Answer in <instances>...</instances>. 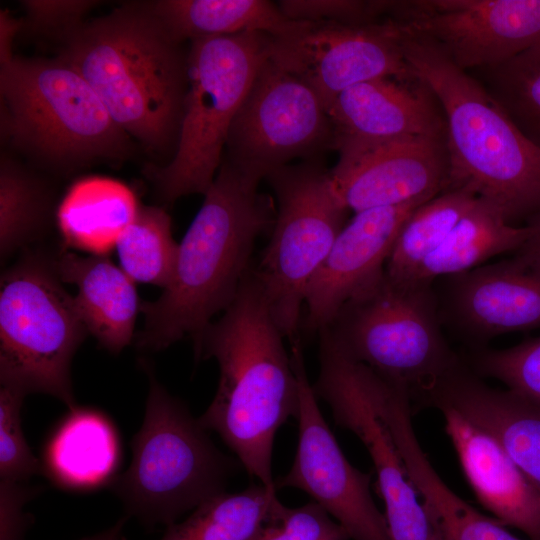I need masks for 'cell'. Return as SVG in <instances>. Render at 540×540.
<instances>
[{
	"instance_id": "obj_32",
	"label": "cell",
	"mask_w": 540,
	"mask_h": 540,
	"mask_svg": "<svg viewBox=\"0 0 540 540\" xmlns=\"http://www.w3.org/2000/svg\"><path fill=\"white\" fill-rule=\"evenodd\" d=\"M467 366L540 406V336L506 349H475Z\"/></svg>"
},
{
	"instance_id": "obj_34",
	"label": "cell",
	"mask_w": 540,
	"mask_h": 540,
	"mask_svg": "<svg viewBox=\"0 0 540 540\" xmlns=\"http://www.w3.org/2000/svg\"><path fill=\"white\" fill-rule=\"evenodd\" d=\"M26 394L17 388H0V479L25 482L43 471L22 430L21 408Z\"/></svg>"
},
{
	"instance_id": "obj_24",
	"label": "cell",
	"mask_w": 540,
	"mask_h": 540,
	"mask_svg": "<svg viewBox=\"0 0 540 540\" xmlns=\"http://www.w3.org/2000/svg\"><path fill=\"white\" fill-rule=\"evenodd\" d=\"M139 205L133 192L121 182L89 177L74 183L57 212L66 246L106 255L133 220Z\"/></svg>"
},
{
	"instance_id": "obj_8",
	"label": "cell",
	"mask_w": 540,
	"mask_h": 540,
	"mask_svg": "<svg viewBox=\"0 0 540 540\" xmlns=\"http://www.w3.org/2000/svg\"><path fill=\"white\" fill-rule=\"evenodd\" d=\"M325 329L347 356L405 387L414 411L463 360L442 334L432 283H396L384 274Z\"/></svg>"
},
{
	"instance_id": "obj_31",
	"label": "cell",
	"mask_w": 540,
	"mask_h": 540,
	"mask_svg": "<svg viewBox=\"0 0 540 540\" xmlns=\"http://www.w3.org/2000/svg\"><path fill=\"white\" fill-rule=\"evenodd\" d=\"M115 248L121 269L134 282L162 289L171 283L179 244L173 238L171 218L163 208L139 206Z\"/></svg>"
},
{
	"instance_id": "obj_11",
	"label": "cell",
	"mask_w": 540,
	"mask_h": 540,
	"mask_svg": "<svg viewBox=\"0 0 540 540\" xmlns=\"http://www.w3.org/2000/svg\"><path fill=\"white\" fill-rule=\"evenodd\" d=\"M318 337L320 368L313 391L329 405L336 424L354 433L367 449L393 540H443L377 412L370 368L347 356L326 329Z\"/></svg>"
},
{
	"instance_id": "obj_26",
	"label": "cell",
	"mask_w": 540,
	"mask_h": 540,
	"mask_svg": "<svg viewBox=\"0 0 540 540\" xmlns=\"http://www.w3.org/2000/svg\"><path fill=\"white\" fill-rule=\"evenodd\" d=\"M152 12L179 43L206 37L264 32L278 37L296 23L264 0H157Z\"/></svg>"
},
{
	"instance_id": "obj_33",
	"label": "cell",
	"mask_w": 540,
	"mask_h": 540,
	"mask_svg": "<svg viewBox=\"0 0 540 540\" xmlns=\"http://www.w3.org/2000/svg\"><path fill=\"white\" fill-rule=\"evenodd\" d=\"M494 69L503 99L499 103L520 130L540 147V61L519 55Z\"/></svg>"
},
{
	"instance_id": "obj_7",
	"label": "cell",
	"mask_w": 540,
	"mask_h": 540,
	"mask_svg": "<svg viewBox=\"0 0 540 540\" xmlns=\"http://www.w3.org/2000/svg\"><path fill=\"white\" fill-rule=\"evenodd\" d=\"M273 37L243 32L190 42L188 85L176 150L145 174L158 197L173 202L205 194L221 166L230 126L259 70L270 58Z\"/></svg>"
},
{
	"instance_id": "obj_19",
	"label": "cell",
	"mask_w": 540,
	"mask_h": 540,
	"mask_svg": "<svg viewBox=\"0 0 540 540\" xmlns=\"http://www.w3.org/2000/svg\"><path fill=\"white\" fill-rule=\"evenodd\" d=\"M328 115L334 140L446 137L442 109L416 74L356 84L337 96Z\"/></svg>"
},
{
	"instance_id": "obj_4",
	"label": "cell",
	"mask_w": 540,
	"mask_h": 540,
	"mask_svg": "<svg viewBox=\"0 0 540 540\" xmlns=\"http://www.w3.org/2000/svg\"><path fill=\"white\" fill-rule=\"evenodd\" d=\"M402 45L412 71L429 87L444 114L446 189L474 193L496 206L511 224L540 214V147L433 40L404 29Z\"/></svg>"
},
{
	"instance_id": "obj_42",
	"label": "cell",
	"mask_w": 540,
	"mask_h": 540,
	"mask_svg": "<svg viewBox=\"0 0 540 540\" xmlns=\"http://www.w3.org/2000/svg\"><path fill=\"white\" fill-rule=\"evenodd\" d=\"M520 56L529 60L540 61V42L533 46L531 49L520 54Z\"/></svg>"
},
{
	"instance_id": "obj_35",
	"label": "cell",
	"mask_w": 540,
	"mask_h": 540,
	"mask_svg": "<svg viewBox=\"0 0 540 540\" xmlns=\"http://www.w3.org/2000/svg\"><path fill=\"white\" fill-rule=\"evenodd\" d=\"M346 529L317 502L289 508L280 506L259 540H349Z\"/></svg>"
},
{
	"instance_id": "obj_25",
	"label": "cell",
	"mask_w": 540,
	"mask_h": 540,
	"mask_svg": "<svg viewBox=\"0 0 540 540\" xmlns=\"http://www.w3.org/2000/svg\"><path fill=\"white\" fill-rule=\"evenodd\" d=\"M118 458V439L108 419L97 411L76 407L53 434L45 462L59 484L87 489L107 481Z\"/></svg>"
},
{
	"instance_id": "obj_28",
	"label": "cell",
	"mask_w": 540,
	"mask_h": 540,
	"mask_svg": "<svg viewBox=\"0 0 540 540\" xmlns=\"http://www.w3.org/2000/svg\"><path fill=\"white\" fill-rule=\"evenodd\" d=\"M281 505L277 489L261 483L223 492L202 502L182 522L167 526L160 540H259Z\"/></svg>"
},
{
	"instance_id": "obj_13",
	"label": "cell",
	"mask_w": 540,
	"mask_h": 540,
	"mask_svg": "<svg viewBox=\"0 0 540 540\" xmlns=\"http://www.w3.org/2000/svg\"><path fill=\"white\" fill-rule=\"evenodd\" d=\"M402 42L403 31L392 18L362 25L296 21L273 37L271 59L312 88L328 112L337 96L356 84L414 77Z\"/></svg>"
},
{
	"instance_id": "obj_16",
	"label": "cell",
	"mask_w": 540,
	"mask_h": 540,
	"mask_svg": "<svg viewBox=\"0 0 540 540\" xmlns=\"http://www.w3.org/2000/svg\"><path fill=\"white\" fill-rule=\"evenodd\" d=\"M339 159L328 171L341 204L355 213L432 199L448 185L446 137L336 139Z\"/></svg>"
},
{
	"instance_id": "obj_14",
	"label": "cell",
	"mask_w": 540,
	"mask_h": 540,
	"mask_svg": "<svg viewBox=\"0 0 540 540\" xmlns=\"http://www.w3.org/2000/svg\"><path fill=\"white\" fill-rule=\"evenodd\" d=\"M291 362L298 381L297 451L290 470L275 481L309 494L348 532L353 540H393L385 517L371 492V474L346 459L324 420L310 384L302 344L291 345Z\"/></svg>"
},
{
	"instance_id": "obj_30",
	"label": "cell",
	"mask_w": 540,
	"mask_h": 540,
	"mask_svg": "<svg viewBox=\"0 0 540 540\" xmlns=\"http://www.w3.org/2000/svg\"><path fill=\"white\" fill-rule=\"evenodd\" d=\"M52 209V198L45 183L2 153L0 158V256L4 261L41 237Z\"/></svg>"
},
{
	"instance_id": "obj_3",
	"label": "cell",
	"mask_w": 540,
	"mask_h": 540,
	"mask_svg": "<svg viewBox=\"0 0 540 540\" xmlns=\"http://www.w3.org/2000/svg\"><path fill=\"white\" fill-rule=\"evenodd\" d=\"M114 122L156 156L177 147L188 85L187 54L152 12L130 2L85 21L61 41Z\"/></svg>"
},
{
	"instance_id": "obj_6",
	"label": "cell",
	"mask_w": 540,
	"mask_h": 540,
	"mask_svg": "<svg viewBox=\"0 0 540 540\" xmlns=\"http://www.w3.org/2000/svg\"><path fill=\"white\" fill-rule=\"evenodd\" d=\"M145 416L132 441V460L112 488L128 517L166 527L185 512L225 492L241 465L221 452L207 430L158 382L147 361Z\"/></svg>"
},
{
	"instance_id": "obj_21",
	"label": "cell",
	"mask_w": 540,
	"mask_h": 540,
	"mask_svg": "<svg viewBox=\"0 0 540 540\" xmlns=\"http://www.w3.org/2000/svg\"><path fill=\"white\" fill-rule=\"evenodd\" d=\"M425 407L450 408L489 432L540 491V406L493 388L463 360L429 393Z\"/></svg>"
},
{
	"instance_id": "obj_12",
	"label": "cell",
	"mask_w": 540,
	"mask_h": 540,
	"mask_svg": "<svg viewBox=\"0 0 540 540\" xmlns=\"http://www.w3.org/2000/svg\"><path fill=\"white\" fill-rule=\"evenodd\" d=\"M334 129L318 95L270 58L229 129L227 161L260 180L296 157L333 146Z\"/></svg>"
},
{
	"instance_id": "obj_9",
	"label": "cell",
	"mask_w": 540,
	"mask_h": 540,
	"mask_svg": "<svg viewBox=\"0 0 540 540\" xmlns=\"http://www.w3.org/2000/svg\"><path fill=\"white\" fill-rule=\"evenodd\" d=\"M54 256L25 250L0 278V383L76 408L71 362L89 334Z\"/></svg>"
},
{
	"instance_id": "obj_38",
	"label": "cell",
	"mask_w": 540,
	"mask_h": 540,
	"mask_svg": "<svg viewBox=\"0 0 540 540\" xmlns=\"http://www.w3.org/2000/svg\"><path fill=\"white\" fill-rule=\"evenodd\" d=\"M39 489L23 482L0 479V540H24L32 519L24 506Z\"/></svg>"
},
{
	"instance_id": "obj_18",
	"label": "cell",
	"mask_w": 540,
	"mask_h": 540,
	"mask_svg": "<svg viewBox=\"0 0 540 540\" xmlns=\"http://www.w3.org/2000/svg\"><path fill=\"white\" fill-rule=\"evenodd\" d=\"M448 277L445 313L472 342L540 328V271L515 257Z\"/></svg>"
},
{
	"instance_id": "obj_27",
	"label": "cell",
	"mask_w": 540,
	"mask_h": 540,
	"mask_svg": "<svg viewBox=\"0 0 540 540\" xmlns=\"http://www.w3.org/2000/svg\"><path fill=\"white\" fill-rule=\"evenodd\" d=\"M529 234L527 225H512L496 206L478 198L408 282L432 283L470 271L496 255L515 253Z\"/></svg>"
},
{
	"instance_id": "obj_40",
	"label": "cell",
	"mask_w": 540,
	"mask_h": 540,
	"mask_svg": "<svg viewBox=\"0 0 540 540\" xmlns=\"http://www.w3.org/2000/svg\"><path fill=\"white\" fill-rule=\"evenodd\" d=\"M530 234L514 257L528 267L540 271V214L528 220Z\"/></svg>"
},
{
	"instance_id": "obj_10",
	"label": "cell",
	"mask_w": 540,
	"mask_h": 540,
	"mask_svg": "<svg viewBox=\"0 0 540 540\" xmlns=\"http://www.w3.org/2000/svg\"><path fill=\"white\" fill-rule=\"evenodd\" d=\"M265 179L278 202L271 238L253 271L290 344L301 341L307 288L345 226L347 209L316 161L286 165Z\"/></svg>"
},
{
	"instance_id": "obj_15",
	"label": "cell",
	"mask_w": 540,
	"mask_h": 540,
	"mask_svg": "<svg viewBox=\"0 0 540 540\" xmlns=\"http://www.w3.org/2000/svg\"><path fill=\"white\" fill-rule=\"evenodd\" d=\"M389 14L465 71L499 67L540 42V0L390 2Z\"/></svg>"
},
{
	"instance_id": "obj_36",
	"label": "cell",
	"mask_w": 540,
	"mask_h": 540,
	"mask_svg": "<svg viewBox=\"0 0 540 540\" xmlns=\"http://www.w3.org/2000/svg\"><path fill=\"white\" fill-rule=\"evenodd\" d=\"M278 7L295 21H330L347 25H362L382 20L384 1L351 0H286Z\"/></svg>"
},
{
	"instance_id": "obj_20",
	"label": "cell",
	"mask_w": 540,
	"mask_h": 540,
	"mask_svg": "<svg viewBox=\"0 0 540 540\" xmlns=\"http://www.w3.org/2000/svg\"><path fill=\"white\" fill-rule=\"evenodd\" d=\"M371 393L410 481L443 540H521L509 533L496 519L483 515L445 485L417 440L412 425L414 411L404 387L377 378L371 384Z\"/></svg>"
},
{
	"instance_id": "obj_17",
	"label": "cell",
	"mask_w": 540,
	"mask_h": 540,
	"mask_svg": "<svg viewBox=\"0 0 540 540\" xmlns=\"http://www.w3.org/2000/svg\"><path fill=\"white\" fill-rule=\"evenodd\" d=\"M428 200L364 210L345 224L307 288L301 322L307 334L327 328L348 301L383 277L401 227Z\"/></svg>"
},
{
	"instance_id": "obj_39",
	"label": "cell",
	"mask_w": 540,
	"mask_h": 540,
	"mask_svg": "<svg viewBox=\"0 0 540 540\" xmlns=\"http://www.w3.org/2000/svg\"><path fill=\"white\" fill-rule=\"evenodd\" d=\"M23 29V20L15 18L9 11H0V64L12 61L13 43L18 33Z\"/></svg>"
},
{
	"instance_id": "obj_22",
	"label": "cell",
	"mask_w": 540,
	"mask_h": 540,
	"mask_svg": "<svg viewBox=\"0 0 540 540\" xmlns=\"http://www.w3.org/2000/svg\"><path fill=\"white\" fill-rule=\"evenodd\" d=\"M445 431L480 504L502 525L540 540V491L489 432L450 408L440 410Z\"/></svg>"
},
{
	"instance_id": "obj_5",
	"label": "cell",
	"mask_w": 540,
	"mask_h": 540,
	"mask_svg": "<svg viewBox=\"0 0 540 540\" xmlns=\"http://www.w3.org/2000/svg\"><path fill=\"white\" fill-rule=\"evenodd\" d=\"M0 99L2 139L45 168L69 173L131 151V137L59 57L15 56L1 65Z\"/></svg>"
},
{
	"instance_id": "obj_29",
	"label": "cell",
	"mask_w": 540,
	"mask_h": 540,
	"mask_svg": "<svg viewBox=\"0 0 540 540\" xmlns=\"http://www.w3.org/2000/svg\"><path fill=\"white\" fill-rule=\"evenodd\" d=\"M477 200L466 189L450 188L416 208L395 239L385 276L396 283L410 281Z\"/></svg>"
},
{
	"instance_id": "obj_2",
	"label": "cell",
	"mask_w": 540,
	"mask_h": 540,
	"mask_svg": "<svg viewBox=\"0 0 540 540\" xmlns=\"http://www.w3.org/2000/svg\"><path fill=\"white\" fill-rule=\"evenodd\" d=\"M261 180L225 160L179 243L173 279L154 301L140 303L141 351L166 349L185 336L193 342L233 302L251 270L258 236L275 221Z\"/></svg>"
},
{
	"instance_id": "obj_1",
	"label": "cell",
	"mask_w": 540,
	"mask_h": 540,
	"mask_svg": "<svg viewBox=\"0 0 540 540\" xmlns=\"http://www.w3.org/2000/svg\"><path fill=\"white\" fill-rule=\"evenodd\" d=\"M253 266L233 302L193 342L196 360L219 366L216 394L199 417L216 432L249 475L277 489L272 450L277 430L297 418L299 388L291 357Z\"/></svg>"
},
{
	"instance_id": "obj_23",
	"label": "cell",
	"mask_w": 540,
	"mask_h": 540,
	"mask_svg": "<svg viewBox=\"0 0 540 540\" xmlns=\"http://www.w3.org/2000/svg\"><path fill=\"white\" fill-rule=\"evenodd\" d=\"M54 263L61 281L78 288L74 298L89 334L110 353H120L133 339L140 311L135 282L106 255L62 250Z\"/></svg>"
},
{
	"instance_id": "obj_41",
	"label": "cell",
	"mask_w": 540,
	"mask_h": 540,
	"mask_svg": "<svg viewBox=\"0 0 540 540\" xmlns=\"http://www.w3.org/2000/svg\"><path fill=\"white\" fill-rule=\"evenodd\" d=\"M127 519H128V516L122 517L116 523H114L111 527L97 534L83 537L80 540H121L122 531L124 529Z\"/></svg>"
},
{
	"instance_id": "obj_37",
	"label": "cell",
	"mask_w": 540,
	"mask_h": 540,
	"mask_svg": "<svg viewBox=\"0 0 540 540\" xmlns=\"http://www.w3.org/2000/svg\"><path fill=\"white\" fill-rule=\"evenodd\" d=\"M98 2L93 0H25L23 29L64 40Z\"/></svg>"
}]
</instances>
